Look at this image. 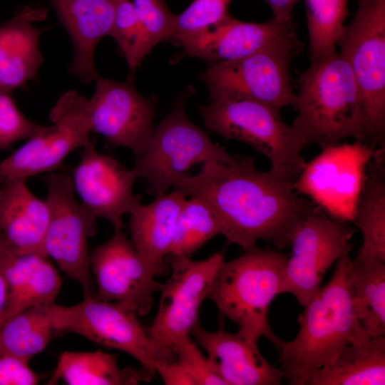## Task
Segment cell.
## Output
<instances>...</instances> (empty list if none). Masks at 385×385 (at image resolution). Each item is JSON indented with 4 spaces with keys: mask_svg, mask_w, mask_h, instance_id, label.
I'll return each mask as SVG.
<instances>
[{
    "mask_svg": "<svg viewBox=\"0 0 385 385\" xmlns=\"http://www.w3.org/2000/svg\"><path fill=\"white\" fill-rule=\"evenodd\" d=\"M48 222L46 201L34 195L25 180L0 185V235L8 251L46 257Z\"/></svg>",
    "mask_w": 385,
    "mask_h": 385,
    "instance_id": "7402d4cb",
    "label": "cell"
},
{
    "mask_svg": "<svg viewBox=\"0 0 385 385\" xmlns=\"http://www.w3.org/2000/svg\"><path fill=\"white\" fill-rule=\"evenodd\" d=\"M6 251H8V250L0 235V255H2Z\"/></svg>",
    "mask_w": 385,
    "mask_h": 385,
    "instance_id": "ab89813d",
    "label": "cell"
},
{
    "mask_svg": "<svg viewBox=\"0 0 385 385\" xmlns=\"http://www.w3.org/2000/svg\"><path fill=\"white\" fill-rule=\"evenodd\" d=\"M295 180L284 172L260 170L252 158L237 155L230 163L204 164L199 173L180 178L173 188L203 201L229 242L245 251L260 240L284 249L315 206L295 190Z\"/></svg>",
    "mask_w": 385,
    "mask_h": 385,
    "instance_id": "6da1fadb",
    "label": "cell"
},
{
    "mask_svg": "<svg viewBox=\"0 0 385 385\" xmlns=\"http://www.w3.org/2000/svg\"><path fill=\"white\" fill-rule=\"evenodd\" d=\"M94 81V92L85 106L91 132L104 137L111 145L130 149L138 158L155 130L154 101L137 91L133 77L120 82L98 75Z\"/></svg>",
    "mask_w": 385,
    "mask_h": 385,
    "instance_id": "9a60e30c",
    "label": "cell"
},
{
    "mask_svg": "<svg viewBox=\"0 0 385 385\" xmlns=\"http://www.w3.org/2000/svg\"><path fill=\"white\" fill-rule=\"evenodd\" d=\"M232 0H192L180 14L175 15L173 40L181 39L217 24L230 15L228 9Z\"/></svg>",
    "mask_w": 385,
    "mask_h": 385,
    "instance_id": "836d02e7",
    "label": "cell"
},
{
    "mask_svg": "<svg viewBox=\"0 0 385 385\" xmlns=\"http://www.w3.org/2000/svg\"><path fill=\"white\" fill-rule=\"evenodd\" d=\"M298 85L294 106L298 114L292 125L307 145L314 143L323 149L346 138L365 143L361 93L339 52L334 50L311 61Z\"/></svg>",
    "mask_w": 385,
    "mask_h": 385,
    "instance_id": "3957f363",
    "label": "cell"
},
{
    "mask_svg": "<svg viewBox=\"0 0 385 385\" xmlns=\"http://www.w3.org/2000/svg\"><path fill=\"white\" fill-rule=\"evenodd\" d=\"M211 100L199 106L207 129L247 144L269 160L270 169L297 178L306 165L301 153L307 145L298 130L284 122L280 110L247 98Z\"/></svg>",
    "mask_w": 385,
    "mask_h": 385,
    "instance_id": "5b68a950",
    "label": "cell"
},
{
    "mask_svg": "<svg viewBox=\"0 0 385 385\" xmlns=\"http://www.w3.org/2000/svg\"><path fill=\"white\" fill-rule=\"evenodd\" d=\"M349 0H305L310 62L336 50Z\"/></svg>",
    "mask_w": 385,
    "mask_h": 385,
    "instance_id": "1f68e13d",
    "label": "cell"
},
{
    "mask_svg": "<svg viewBox=\"0 0 385 385\" xmlns=\"http://www.w3.org/2000/svg\"><path fill=\"white\" fill-rule=\"evenodd\" d=\"M354 19L337 42L361 93L365 119L364 143L385 144V0H356Z\"/></svg>",
    "mask_w": 385,
    "mask_h": 385,
    "instance_id": "52a82bcc",
    "label": "cell"
},
{
    "mask_svg": "<svg viewBox=\"0 0 385 385\" xmlns=\"http://www.w3.org/2000/svg\"><path fill=\"white\" fill-rule=\"evenodd\" d=\"M178 43L187 55L202 58L209 65L235 61L268 48L302 43L295 33L293 20L271 19L255 23L230 16Z\"/></svg>",
    "mask_w": 385,
    "mask_h": 385,
    "instance_id": "ac0fdd59",
    "label": "cell"
},
{
    "mask_svg": "<svg viewBox=\"0 0 385 385\" xmlns=\"http://www.w3.org/2000/svg\"><path fill=\"white\" fill-rule=\"evenodd\" d=\"M186 197L174 190L140 203L130 213V240L143 258L159 274L166 268L178 216Z\"/></svg>",
    "mask_w": 385,
    "mask_h": 385,
    "instance_id": "cb8c5ba5",
    "label": "cell"
},
{
    "mask_svg": "<svg viewBox=\"0 0 385 385\" xmlns=\"http://www.w3.org/2000/svg\"><path fill=\"white\" fill-rule=\"evenodd\" d=\"M149 46L173 40L175 15L164 0H131Z\"/></svg>",
    "mask_w": 385,
    "mask_h": 385,
    "instance_id": "d590c367",
    "label": "cell"
},
{
    "mask_svg": "<svg viewBox=\"0 0 385 385\" xmlns=\"http://www.w3.org/2000/svg\"><path fill=\"white\" fill-rule=\"evenodd\" d=\"M46 17L45 8L26 6L0 23V90L12 92L36 76L43 61L39 48L43 29L34 24Z\"/></svg>",
    "mask_w": 385,
    "mask_h": 385,
    "instance_id": "44dd1931",
    "label": "cell"
},
{
    "mask_svg": "<svg viewBox=\"0 0 385 385\" xmlns=\"http://www.w3.org/2000/svg\"><path fill=\"white\" fill-rule=\"evenodd\" d=\"M46 188L48 222L44 240L51 257L70 279L78 282L83 298L96 289L90 267L88 239L96 233V215L75 197L71 176L66 172L48 173L42 178Z\"/></svg>",
    "mask_w": 385,
    "mask_h": 385,
    "instance_id": "9c48e42d",
    "label": "cell"
},
{
    "mask_svg": "<svg viewBox=\"0 0 385 385\" xmlns=\"http://www.w3.org/2000/svg\"><path fill=\"white\" fill-rule=\"evenodd\" d=\"M352 221L363 240L356 258L385 262V148H376L368 163Z\"/></svg>",
    "mask_w": 385,
    "mask_h": 385,
    "instance_id": "d4e9b609",
    "label": "cell"
},
{
    "mask_svg": "<svg viewBox=\"0 0 385 385\" xmlns=\"http://www.w3.org/2000/svg\"><path fill=\"white\" fill-rule=\"evenodd\" d=\"M109 36L116 41L131 71H135L151 51L131 0L115 1Z\"/></svg>",
    "mask_w": 385,
    "mask_h": 385,
    "instance_id": "d6a6232c",
    "label": "cell"
},
{
    "mask_svg": "<svg viewBox=\"0 0 385 385\" xmlns=\"http://www.w3.org/2000/svg\"><path fill=\"white\" fill-rule=\"evenodd\" d=\"M168 257L170 274L161 284L158 310L146 330L157 344L171 348L190 337L199 324L201 304L207 299L215 275L225 260L220 252L201 260L185 256Z\"/></svg>",
    "mask_w": 385,
    "mask_h": 385,
    "instance_id": "4fadbf2b",
    "label": "cell"
},
{
    "mask_svg": "<svg viewBox=\"0 0 385 385\" xmlns=\"http://www.w3.org/2000/svg\"><path fill=\"white\" fill-rule=\"evenodd\" d=\"M86 99L73 90L61 95L48 114L52 125L0 163V185L54 172L69 153L87 145L91 130Z\"/></svg>",
    "mask_w": 385,
    "mask_h": 385,
    "instance_id": "8fae6325",
    "label": "cell"
},
{
    "mask_svg": "<svg viewBox=\"0 0 385 385\" xmlns=\"http://www.w3.org/2000/svg\"><path fill=\"white\" fill-rule=\"evenodd\" d=\"M270 7L272 19L280 21L293 20L292 12L300 0H263Z\"/></svg>",
    "mask_w": 385,
    "mask_h": 385,
    "instance_id": "74e56055",
    "label": "cell"
},
{
    "mask_svg": "<svg viewBox=\"0 0 385 385\" xmlns=\"http://www.w3.org/2000/svg\"><path fill=\"white\" fill-rule=\"evenodd\" d=\"M22 358L0 353V385H34L38 375Z\"/></svg>",
    "mask_w": 385,
    "mask_h": 385,
    "instance_id": "8d00e7d4",
    "label": "cell"
},
{
    "mask_svg": "<svg viewBox=\"0 0 385 385\" xmlns=\"http://www.w3.org/2000/svg\"><path fill=\"white\" fill-rule=\"evenodd\" d=\"M153 375L141 366L120 367L115 354L101 349L63 351L47 384L59 381L69 385H135L149 382Z\"/></svg>",
    "mask_w": 385,
    "mask_h": 385,
    "instance_id": "4316f807",
    "label": "cell"
},
{
    "mask_svg": "<svg viewBox=\"0 0 385 385\" xmlns=\"http://www.w3.org/2000/svg\"><path fill=\"white\" fill-rule=\"evenodd\" d=\"M54 332H71L95 343L123 351L154 375L157 361L173 356L171 348L157 344L148 334L138 314L95 296L71 306L51 305Z\"/></svg>",
    "mask_w": 385,
    "mask_h": 385,
    "instance_id": "ba28073f",
    "label": "cell"
},
{
    "mask_svg": "<svg viewBox=\"0 0 385 385\" xmlns=\"http://www.w3.org/2000/svg\"><path fill=\"white\" fill-rule=\"evenodd\" d=\"M350 251L343 253L328 282L303 307L296 336L278 350L279 369L289 384L306 385L315 371L332 363L346 346L365 337L354 309Z\"/></svg>",
    "mask_w": 385,
    "mask_h": 385,
    "instance_id": "7a4b0ae2",
    "label": "cell"
},
{
    "mask_svg": "<svg viewBox=\"0 0 385 385\" xmlns=\"http://www.w3.org/2000/svg\"><path fill=\"white\" fill-rule=\"evenodd\" d=\"M191 335L226 385H279L284 379L280 369L263 356L258 343L239 332L231 333L222 327L210 332L198 324Z\"/></svg>",
    "mask_w": 385,
    "mask_h": 385,
    "instance_id": "d6986e66",
    "label": "cell"
},
{
    "mask_svg": "<svg viewBox=\"0 0 385 385\" xmlns=\"http://www.w3.org/2000/svg\"><path fill=\"white\" fill-rule=\"evenodd\" d=\"M302 48V44L275 47L235 61L210 64L200 78L211 99L247 98L279 110L294 108L296 93L289 68Z\"/></svg>",
    "mask_w": 385,
    "mask_h": 385,
    "instance_id": "30bf717a",
    "label": "cell"
},
{
    "mask_svg": "<svg viewBox=\"0 0 385 385\" xmlns=\"http://www.w3.org/2000/svg\"><path fill=\"white\" fill-rule=\"evenodd\" d=\"M90 267L97 299L118 303L140 316L150 312L153 295L161 286L155 279L158 273L122 229L115 230L110 239L93 250Z\"/></svg>",
    "mask_w": 385,
    "mask_h": 385,
    "instance_id": "2e32d148",
    "label": "cell"
},
{
    "mask_svg": "<svg viewBox=\"0 0 385 385\" xmlns=\"http://www.w3.org/2000/svg\"><path fill=\"white\" fill-rule=\"evenodd\" d=\"M73 47L69 72L84 83L98 75L94 62L97 44L112 29L115 0H48Z\"/></svg>",
    "mask_w": 385,
    "mask_h": 385,
    "instance_id": "ffe728a7",
    "label": "cell"
},
{
    "mask_svg": "<svg viewBox=\"0 0 385 385\" xmlns=\"http://www.w3.org/2000/svg\"><path fill=\"white\" fill-rule=\"evenodd\" d=\"M71 176L82 203L97 217L108 220L114 230H123V216L142 203L141 196L133 193L136 178L131 169L98 152L93 140L82 148Z\"/></svg>",
    "mask_w": 385,
    "mask_h": 385,
    "instance_id": "e0dca14e",
    "label": "cell"
},
{
    "mask_svg": "<svg viewBox=\"0 0 385 385\" xmlns=\"http://www.w3.org/2000/svg\"><path fill=\"white\" fill-rule=\"evenodd\" d=\"M287 256L257 246L220 267L207 299L240 334L258 343L268 339L279 350L284 343L269 323L270 307L281 294Z\"/></svg>",
    "mask_w": 385,
    "mask_h": 385,
    "instance_id": "277c9868",
    "label": "cell"
},
{
    "mask_svg": "<svg viewBox=\"0 0 385 385\" xmlns=\"http://www.w3.org/2000/svg\"><path fill=\"white\" fill-rule=\"evenodd\" d=\"M385 336L362 337L330 364L315 371L306 385H384Z\"/></svg>",
    "mask_w": 385,
    "mask_h": 385,
    "instance_id": "484cf974",
    "label": "cell"
},
{
    "mask_svg": "<svg viewBox=\"0 0 385 385\" xmlns=\"http://www.w3.org/2000/svg\"><path fill=\"white\" fill-rule=\"evenodd\" d=\"M349 277L362 334L365 337L385 336V262L351 258Z\"/></svg>",
    "mask_w": 385,
    "mask_h": 385,
    "instance_id": "83f0119b",
    "label": "cell"
},
{
    "mask_svg": "<svg viewBox=\"0 0 385 385\" xmlns=\"http://www.w3.org/2000/svg\"><path fill=\"white\" fill-rule=\"evenodd\" d=\"M186 96L180 98L155 130L145 151L131 170L142 178L149 194L162 195L190 168L208 163H230L237 155L213 143L185 113Z\"/></svg>",
    "mask_w": 385,
    "mask_h": 385,
    "instance_id": "8992f818",
    "label": "cell"
},
{
    "mask_svg": "<svg viewBox=\"0 0 385 385\" xmlns=\"http://www.w3.org/2000/svg\"><path fill=\"white\" fill-rule=\"evenodd\" d=\"M217 235H221V229L211 209L198 198L186 197L178 216L168 256L191 257Z\"/></svg>",
    "mask_w": 385,
    "mask_h": 385,
    "instance_id": "4dcf8cb0",
    "label": "cell"
},
{
    "mask_svg": "<svg viewBox=\"0 0 385 385\" xmlns=\"http://www.w3.org/2000/svg\"><path fill=\"white\" fill-rule=\"evenodd\" d=\"M171 358L155 364L157 373L166 385H226L206 355L188 337L171 347Z\"/></svg>",
    "mask_w": 385,
    "mask_h": 385,
    "instance_id": "f546056e",
    "label": "cell"
},
{
    "mask_svg": "<svg viewBox=\"0 0 385 385\" xmlns=\"http://www.w3.org/2000/svg\"><path fill=\"white\" fill-rule=\"evenodd\" d=\"M353 233L348 222L331 217L315 205L292 237L281 294L289 293L305 306L319 292L327 270L351 250Z\"/></svg>",
    "mask_w": 385,
    "mask_h": 385,
    "instance_id": "7c38bea8",
    "label": "cell"
},
{
    "mask_svg": "<svg viewBox=\"0 0 385 385\" xmlns=\"http://www.w3.org/2000/svg\"><path fill=\"white\" fill-rule=\"evenodd\" d=\"M48 127L26 118L16 106L11 92L0 90V150L38 135Z\"/></svg>",
    "mask_w": 385,
    "mask_h": 385,
    "instance_id": "e575fe53",
    "label": "cell"
},
{
    "mask_svg": "<svg viewBox=\"0 0 385 385\" xmlns=\"http://www.w3.org/2000/svg\"><path fill=\"white\" fill-rule=\"evenodd\" d=\"M51 305L31 307L9 317L0 327V353L30 361L41 352L54 333Z\"/></svg>",
    "mask_w": 385,
    "mask_h": 385,
    "instance_id": "f1b7e54d",
    "label": "cell"
},
{
    "mask_svg": "<svg viewBox=\"0 0 385 385\" xmlns=\"http://www.w3.org/2000/svg\"><path fill=\"white\" fill-rule=\"evenodd\" d=\"M0 270L9 289L6 319L24 309L53 304L60 292L61 277L47 257L6 251L0 255Z\"/></svg>",
    "mask_w": 385,
    "mask_h": 385,
    "instance_id": "603a6c76",
    "label": "cell"
},
{
    "mask_svg": "<svg viewBox=\"0 0 385 385\" xmlns=\"http://www.w3.org/2000/svg\"><path fill=\"white\" fill-rule=\"evenodd\" d=\"M376 149L359 140L323 148L306 163L294 188L331 217L352 221L366 168Z\"/></svg>",
    "mask_w": 385,
    "mask_h": 385,
    "instance_id": "5bb4252c",
    "label": "cell"
},
{
    "mask_svg": "<svg viewBox=\"0 0 385 385\" xmlns=\"http://www.w3.org/2000/svg\"><path fill=\"white\" fill-rule=\"evenodd\" d=\"M9 304V295L8 286L0 270V327L7 318Z\"/></svg>",
    "mask_w": 385,
    "mask_h": 385,
    "instance_id": "f35d334b",
    "label": "cell"
}]
</instances>
